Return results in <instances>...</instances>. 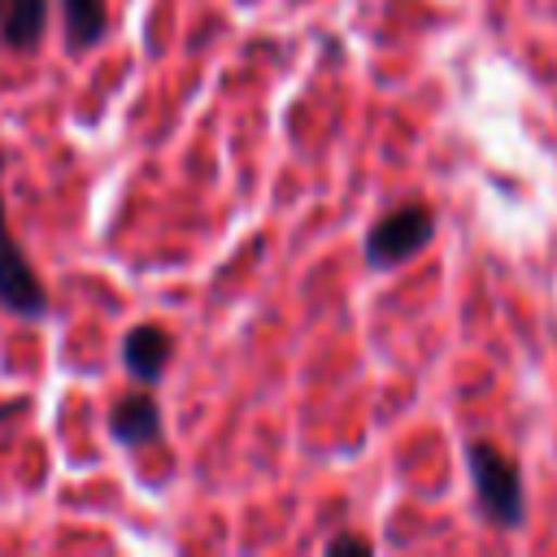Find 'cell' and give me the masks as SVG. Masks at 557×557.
I'll return each mask as SVG.
<instances>
[{"instance_id": "3957f363", "label": "cell", "mask_w": 557, "mask_h": 557, "mask_svg": "<svg viewBox=\"0 0 557 557\" xmlns=\"http://www.w3.org/2000/svg\"><path fill=\"white\" fill-rule=\"evenodd\" d=\"M0 309L22 318V322H39L48 313V287L39 283L22 244L13 239L4 205H0Z\"/></svg>"}, {"instance_id": "ba28073f", "label": "cell", "mask_w": 557, "mask_h": 557, "mask_svg": "<svg viewBox=\"0 0 557 557\" xmlns=\"http://www.w3.org/2000/svg\"><path fill=\"white\" fill-rule=\"evenodd\" d=\"M322 553H331V557H339V553L366 557V553H370V540H361V535H352V531H335V535L322 544Z\"/></svg>"}, {"instance_id": "8992f818", "label": "cell", "mask_w": 557, "mask_h": 557, "mask_svg": "<svg viewBox=\"0 0 557 557\" xmlns=\"http://www.w3.org/2000/svg\"><path fill=\"white\" fill-rule=\"evenodd\" d=\"M48 30V0H0V39L13 52H35Z\"/></svg>"}, {"instance_id": "277c9868", "label": "cell", "mask_w": 557, "mask_h": 557, "mask_svg": "<svg viewBox=\"0 0 557 557\" xmlns=\"http://www.w3.org/2000/svg\"><path fill=\"white\" fill-rule=\"evenodd\" d=\"M109 435L122 448H148L161 440V405L152 392H126L109 409Z\"/></svg>"}, {"instance_id": "6da1fadb", "label": "cell", "mask_w": 557, "mask_h": 557, "mask_svg": "<svg viewBox=\"0 0 557 557\" xmlns=\"http://www.w3.org/2000/svg\"><path fill=\"white\" fill-rule=\"evenodd\" d=\"M466 470L474 487L479 513L496 531H513L527 518V496H522V470L492 444V440H470L466 444Z\"/></svg>"}, {"instance_id": "9c48e42d", "label": "cell", "mask_w": 557, "mask_h": 557, "mask_svg": "<svg viewBox=\"0 0 557 557\" xmlns=\"http://www.w3.org/2000/svg\"><path fill=\"white\" fill-rule=\"evenodd\" d=\"M0 170H4V152H0Z\"/></svg>"}, {"instance_id": "5b68a950", "label": "cell", "mask_w": 557, "mask_h": 557, "mask_svg": "<svg viewBox=\"0 0 557 557\" xmlns=\"http://www.w3.org/2000/svg\"><path fill=\"white\" fill-rule=\"evenodd\" d=\"M170 357H174V339H170V331L157 326V322H139V326H131V331L122 335V366H126V374H131L135 383H144V387H148V383H161Z\"/></svg>"}, {"instance_id": "7a4b0ae2", "label": "cell", "mask_w": 557, "mask_h": 557, "mask_svg": "<svg viewBox=\"0 0 557 557\" xmlns=\"http://www.w3.org/2000/svg\"><path fill=\"white\" fill-rule=\"evenodd\" d=\"M435 239V213L422 200H405L392 213L374 218L366 239H361V257L370 270H396L405 261H413L426 244Z\"/></svg>"}, {"instance_id": "52a82bcc", "label": "cell", "mask_w": 557, "mask_h": 557, "mask_svg": "<svg viewBox=\"0 0 557 557\" xmlns=\"http://www.w3.org/2000/svg\"><path fill=\"white\" fill-rule=\"evenodd\" d=\"M61 22H65V48L91 52L109 30V9L104 0H61Z\"/></svg>"}]
</instances>
